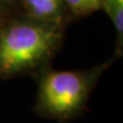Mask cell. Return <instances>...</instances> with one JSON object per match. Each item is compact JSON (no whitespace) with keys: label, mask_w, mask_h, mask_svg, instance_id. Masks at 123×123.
I'll return each instance as SVG.
<instances>
[{"label":"cell","mask_w":123,"mask_h":123,"mask_svg":"<svg viewBox=\"0 0 123 123\" xmlns=\"http://www.w3.org/2000/svg\"><path fill=\"white\" fill-rule=\"evenodd\" d=\"M0 8L10 15L22 13L18 0H0Z\"/></svg>","instance_id":"8992f818"},{"label":"cell","mask_w":123,"mask_h":123,"mask_svg":"<svg viewBox=\"0 0 123 123\" xmlns=\"http://www.w3.org/2000/svg\"><path fill=\"white\" fill-rule=\"evenodd\" d=\"M65 30L23 13L7 18L0 25V79L35 77L50 67L63 45Z\"/></svg>","instance_id":"6da1fadb"},{"label":"cell","mask_w":123,"mask_h":123,"mask_svg":"<svg viewBox=\"0 0 123 123\" xmlns=\"http://www.w3.org/2000/svg\"><path fill=\"white\" fill-rule=\"evenodd\" d=\"M71 18H81L103 9L104 0H63Z\"/></svg>","instance_id":"5b68a950"},{"label":"cell","mask_w":123,"mask_h":123,"mask_svg":"<svg viewBox=\"0 0 123 123\" xmlns=\"http://www.w3.org/2000/svg\"><path fill=\"white\" fill-rule=\"evenodd\" d=\"M21 12L33 20L66 29L71 18L63 0H18Z\"/></svg>","instance_id":"3957f363"},{"label":"cell","mask_w":123,"mask_h":123,"mask_svg":"<svg viewBox=\"0 0 123 123\" xmlns=\"http://www.w3.org/2000/svg\"><path fill=\"white\" fill-rule=\"evenodd\" d=\"M9 17H11V15L8 14V13H6L5 11H3L1 8H0V25H1L2 23L4 22L7 18H9Z\"/></svg>","instance_id":"52a82bcc"},{"label":"cell","mask_w":123,"mask_h":123,"mask_svg":"<svg viewBox=\"0 0 123 123\" xmlns=\"http://www.w3.org/2000/svg\"><path fill=\"white\" fill-rule=\"evenodd\" d=\"M103 10L112 20L116 30V51L114 59L123 52V0H104Z\"/></svg>","instance_id":"277c9868"},{"label":"cell","mask_w":123,"mask_h":123,"mask_svg":"<svg viewBox=\"0 0 123 123\" xmlns=\"http://www.w3.org/2000/svg\"><path fill=\"white\" fill-rule=\"evenodd\" d=\"M115 59L86 70L44 69L35 76L38 84L34 111L41 117L65 122L81 114L91 91Z\"/></svg>","instance_id":"7a4b0ae2"}]
</instances>
